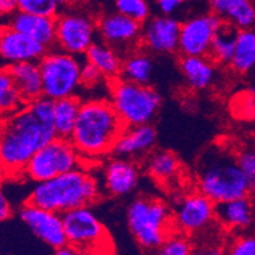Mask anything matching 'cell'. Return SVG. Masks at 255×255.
<instances>
[{
  "mask_svg": "<svg viewBox=\"0 0 255 255\" xmlns=\"http://www.w3.org/2000/svg\"><path fill=\"white\" fill-rule=\"evenodd\" d=\"M55 137L53 126L41 122L28 107L1 120L0 160L3 177L5 179L23 178L29 160Z\"/></svg>",
  "mask_w": 255,
  "mask_h": 255,
  "instance_id": "1",
  "label": "cell"
},
{
  "mask_svg": "<svg viewBox=\"0 0 255 255\" xmlns=\"http://www.w3.org/2000/svg\"><path fill=\"white\" fill-rule=\"evenodd\" d=\"M126 125L110 99L83 101L70 141L88 165L111 155Z\"/></svg>",
  "mask_w": 255,
  "mask_h": 255,
  "instance_id": "2",
  "label": "cell"
},
{
  "mask_svg": "<svg viewBox=\"0 0 255 255\" xmlns=\"http://www.w3.org/2000/svg\"><path fill=\"white\" fill-rule=\"evenodd\" d=\"M101 197L98 178L92 165L83 166L42 183H36L25 202L61 213L90 206Z\"/></svg>",
  "mask_w": 255,
  "mask_h": 255,
  "instance_id": "3",
  "label": "cell"
},
{
  "mask_svg": "<svg viewBox=\"0 0 255 255\" xmlns=\"http://www.w3.org/2000/svg\"><path fill=\"white\" fill-rule=\"evenodd\" d=\"M198 191L215 203L249 197V182L238 163L236 152L224 145H212L197 164Z\"/></svg>",
  "mask_w": 255,
  "mask_h": 255,
  "instance_id": "4",
  "label": "cell"
},
{
  "mask_svg": "<svg viewBox=\"0 0 255 255\" xmlns=\"http://www.w3.org/2000/svg\"><path fill=\"white\" fill-rule=\"evenodd\" d=\"M127 224L132 236L142 249L156 250L174 229L173 212L164 201L154 197H137L127 208Z\"/></svg>",
  "mask_w": 255,
  "mask_h": 255,
  "instance_id": "5",
  "label": "cell"
},
{
  "mask_svg": "<svg viewBox=\"0 0 255 255\" xmlns=\"http://www.w3.org/2000/svg\"><path fill=\"white\" fill-rule=\"evenodd\" d=\"M110 101L126 127L151 124L159 112L161 97L150 85L117 78L108 84Z\"/></svg>",
  "mask_w": 255,
  "mask_h": 255,
  "instance_id": "6",
  "label": "cell"
},
{
  "mask_svg": "<svg viewBox=\"0 0 255 255\" xmlns=\"http://www.w3.org/2000/svg\"><path fill=\"white\" fill-rule=\"evenodd\" d=\"M43 96L59 101L76 97L82 89V70L84 60L57 47L50 48L39 60Z\"/></svg>",
  "mask_w": 255,
  "mask_h": 255,
  "instance_id": "7",
  "label": "cell"
},
{
  "mask_svg": "<svg viewBox=\"0 0 255 255\" xmlns=\"http://www.w3.org/2000/svg\"><path fill=\"white\" fill-rule=\"evenodd\" d=\"M84 164L83 157L69 138L55 137L29 160L23 178L36 184L80 168Z\"/></svg>",
  "mask_w": 255,
  "mask_h": 255,
  "instance_id": "8",
  "label": "cell"
},
{
  "mask_svg": "<svg viewBox=\"0 0 255 255\" xmlns=\"http://www.w3.org/2000/svg\"><path fill=\"white\" fill-rule=\"evenodd\" d=\"M68 245L98 255H112L113 243L101 220L90 206L75 208L62 215Z\"/></svg>",
  "mask_w": 255,
  "mask_h": 255,
  "instance_id": "9",
  "label": "cell"
},
{
  "mask_svg": "<svg viewBox=\"0 0 255 255\" xmlns=\"http://www.w3.org/2000/svg\"><path fill=\"white\" fill-rule=\"evenodd\" d=\"M98 19L80 9L60 11L56 17V47L75 56H85L98 41Z\"/></svg>",
  "mask_w": 255,
  "mask_h": 255,
  "instance_id": "10",
  "label": "cell"
},
{
  "mask_svg": "<svg viewBox=\"0 0 255 255\" xmlns=\"http://www.w3.org/2000/svg\"><path fill=\"white\" fill-rule=\"evenodd\" d=\"M216 221V203L201 191L189 192L173 211L174 229L187 235H198Z\"/></svg>",
  "mask_w": 255,
  "mask_h": 255,
  "instance_id": "11",
  "label": "cell"
},
{
  "mask_svg": "<svg viewBox=\"0 0 255 255\" xmlns=\"http://www.w3.org/2000/svg\"><path fill=\"white\" fill-rule=\"evenodd\" d=\"M142 27V23L118 11L98 18L99 39L116 48L122 56L141 48Z\"/></svg>",
  "mask_w": 255,
  "mask_h": 255,
  "instance_id": "12",
  "label": "cell"
},
{
  "mask_svg": "<svg viewBox=\"0 0 255 255\" xmlns=\"http://www.w3.org/2000/svg\"><path fill=\"white\" fill-rule=\"evenodd\" d=\"M224 20L213 13L188 18L180 27L179 53L182 56H210L211 46Z\"/></svg>",
  "mask_w": 255,
  "mask_h": 255,
  "instance_id": "13",
  "label": "cell"
},
{
  "mask_svg": "<svg viewBox=\"0 0 255 255\" xmlns=\"http://www.w3.org/2000/svg\"><path fill=\"white\" fill-rule=\"evenodd\" d=\"M19 217L25 226L48 247L57 250L68 245L61 213L25 202L20 207Z\"/></svg>",
  "mask_w": 255,
  "mask_h": 255,
  "instance_id": "14",
  "label": "cell"
},
{
  "mask_svg": "<svg viewBox=\"0 0 255 255\" xmlns=\"http://www.w3.org/2000/svg\"><path fill=\"white\" fill-rule=\"evenodd\" d=\"M182 23L173 15H155L143 23L141 48L155 55L179 52Z\"/></svg>",
  "mask_w": 255,
  "mask_h": 255,
  "instance_id": "15",
  "label": "cell"
},
{
  "mask_svg": "<svg viewBox=\"0 0 255 255\" xmlns=\"http://www.w3.org/2000/svg\"><path fill=\"white\" fill-rule=\"evenodd\" d=\"M48 48L32 37L3 24L0 32V55L4 66L20 62H39Z\"/></svg>",
  "mask_w": 255,
  "mask_h": 255,
  "instance_id": "16",
  "label": "cell"
},
{
  "mask_svg": "<svg viewBox=\"0 0 255 255\" xmlns=\"http://www.w3.org/2000/svg\"><path fill=\"white\" fill-rule=\"evenodd\" d=\"M104 191L113 197L131 194L140 182V169L135 160L116 156L107 159L102 168Z\"/></svg>",
  "mask_w": 255,
  "mask_h": 255,
  "instance_id": "17",
  "label": "cell"
},
{
  "mask_svg": "<svg viewBox=\"0 0 255 255\" xmlns=\"http://www.w3.org/2000/svg\"><path fill=\"white\" fill-rule=\"evenodd\" d=\"M5 24L32 37L50 48L56 47V17H46L17 10L8 17Z\"/></svg>",
  "mask_w": 255,
  "mask_h": 255,
  "instance_id": "18",
  "label": "cell"
},
{
  "mask_svg": "<svg viewBox=\"0 0 255 255\" xmlns=\"http://www.w3.org/2000/svg\"><path fill=\"white\" fill-rule=\"evenodd\" d=\"M156 131L151 124L126 127L116 142L113 155L136 160L149 155L156 143Z\"/></svg>",
  "mask_w": 255,
  "mask_h": 255,
  "instance_id": "19",
  "label": "cell"
},
{
  "mask_svg": "<svg viewBox=\"0 0 255 255\" xmlns=\"http://www.w3.org/2000/svg\"><path fill=\"white\" fill-rule=\"evenodd\" d=\"M254 220L255 210L249 197L216 203V221L226 230H247Z\"/></svg>",
  "mask_w": 255,
  "mask_h": 255,
  "instance_id": "20",
  "label": "cell"
},
{
  "mask_svg": "<svg viewBox=\"0 0 255 255\" xmlns=\"http://www.w3.org/2000/svg\"><path fill=\"white\" fill-rule=\"evenodd\" d=\"M180 71L189 88L205 90L216 78V64L210 56H182Z\"/></svg>",
  "mask_w": 255,
  "mask_h": 255,
  "instance_id": "21",
  "label": "cell"
},
{
  "mask_svg": "<svg viewBox=\"0 0 255 255\" xmlns=\"http://www.w3.org/2000/svg\"><path fill=\"white\" fill-rule=\"evenodd\" d=\"M27 103L43 96L42 75L38 62H20L4 66Z\"/></svg>",
  "mask_w": 255,
  "mask_h": 255,
  "instance_id": "22",
  "label": "cell"
},
{
  "mask_svg": "<svg viewBox=\"0 0 255 255\" xmlns=\"http://www.w3.org/2000/svg\"><path fill=\"white\" fill-rule=\"evenodd\" d=\"M146 171L156 183L171 185L180 178L182 164L177 155L166 150H157L147 155Z\"/></svg>",
  "mask_w": 255,
  "mask_h": 255,
  "instance_id": "23",
  "label": "cell"
},
{
  "mask_svg": "<svg viewBox=\"0 0 255 255\" xmlns=\"http://www.w3.org/2000/svg\"><path fill=\"white\" fill-rule=\"evenodd\" d=\"M84 59L88 62H90L93 66H96L108 82H112V80L121 76L122 64H124L122 55L116 48L107 45L101 39H98L88 50Z\"/></svg>",
  "mask_w": 255,
  "mask_h": 255,
  "instance_id": "24",
  "label": "cell"
},
{
  "mask_svg": "<svg viewBox=\"0 0 255 255\" xmlns=\"http://www.w3.org/2000/svg\"><path fill=\"white\" fill-rule=\"evenodd\" d=\"M83 101L80 97H69L56 101L55 104V117H53V129L56 137L70 140L78 122L79 113Z\"/></svg>",
  "mask_w": 255,
  "mask_h": 255,
  "instance_id": "25",
  "label": "cell"
},
{
  "mask_svg": "<svg viewBox=\"0 0 255 255\" xmlns=\"http://www.w3.org/2000/svg\"><path fill=\"white\" fill-rule=\"evenodd\" d=\"M154 74V62L150 53L143 48L128 53L124 59L121 78L137 84L149 85Z\"/></svg>",
  "mask_w": 255,
  "mask_h": 255,
  "instance_id": "26",
  "label": "cell"
},
{
  "mask_svg": "<svg viewBox=\"0 0 255 255\" xmlns=\"http://www.w3.org/2000/svg\"><path fill=\"white\" fill-rule=\"evenodd\" d=\"M239 29L229 22H222L211 46L210 57L216 65H231Z\"/></svg>",
  "mask_w": 255,
  "mask_h": 255,
  "instance_id": "27",
  "label": "cell"
},
{
  "mask_svg": "<svg viewBox=\"0 0 255 255\" xmlns=\"http://www.w3.org/2000/svg\"><path fill=\"white\" fill-rule=\"evenodd\" d=\"M231 68L239 74L249 73L255 68V31L239 29Z\"/></svg>",
  "mask_w": 255,
  "mask_h": 255,
  "instance_id": "28",
  "label": "cell"
},
{
  "mask_svg": "<svg viewBox=\"0 0 255 255\" xmlns=\"http://www.w3.org/2000/svg\"><path fill=\"white\" fill-rule=\"evenodd\" d=\"M27 106V101L23 98L22 93L11 79L10 74L3 66L0 74V111L3 117L1 120L10 117Z\"/></svg>",
  "mask_w": 255,
  "mask_h": 255,
  "instance_id": "29",
  "label": "cell"
},
{
  "mask_svg": "<svg viewBox=\"0 0 255 255\" xmlns=\"http://www.w3.org/2000/svg\"><path fill=\"white\" fill-rule=\"evenodd\" d=\"M224 20L238 29L253 28L255 25V5L252 0H226Z\"/></svg>",
  "mask_w": 255,
  "mask_h": 255,
  "instance_id": "30",
  "label": "cell"
},
{
  "mask_svg": "<svg viewBox=\"0 0 255 255\" xmlns=\"http://www.w3.org/2000/svg\"><path fill=\"white\" fill-rule=\"evenodd\" d=\"M115 6L116 11L142 24L151 18V8L147 0H115Z\"/></svg>",
  "mask_w": 255,
  "mask_h": 255,
  "instance_id": "31",
  "label": "cell"
},
{
  "mask_svg": "<svg viewBox=\"0 0 255 255\" xmlns=\"http://www.w3.org/2000/svg\"><path fill=\"white\" fill-rule=\"evenodd\" d=\"M193 250L191 236L178 230H173L160 248L163 255H191Z\"/></svg>",
  "mask_w": 255,
  "mask_h": 255,
  "instance_id": "32",
  "label": "cell"
},
{
  "mask_svg": "<svg viewBox=\"0 0 255 255\" xmlns=\"http://www.w3.org/2000/svg\"><path fill=\"white\" fill-rule=\"evenodd\" d=\"M61 6L55 0H18V10L46 17H57Z\"/></svg>",
  "mask_w": 255,
  "mask_h": 255,
  "instance_id": "33",
  "label": "cell"
},
{
  "mask_svg": "<svg viewBox=\"0 0 255 255\" xmlns=\"http://www.w3.org/2000/svg\"><path fill=\"white\" fill-rule=\"evenodd\" d=\"M55 104L56 101L48 98V97L42 96L39 98L34 99L31 103H28V108L41 122L46 125L53 126V117H55Z\"/></svg>",
  "mask_w": 255,
  "mask_h": 255,
  "instance_id": "34",
  "label": "cell"
},
{
  "mask_svg": "<svg viewBox=\"0 0 255 255\" xmlns=\"http://www.w3.org/2000/svg\"><path fill=\"white\" fill-rule=\"evenodd\" d=\"M238 163L249 182L252 191H255V147L245 146L236 152Z\"/></svg>",
  "mask_w": 255,
  "mask_h": 255,
  "instance_id": "35",
  "label": "cell"
},
{
  "mask_svg": "<svg viewBox=\"0 0 255 255\" xmlns=\"http://www.w3.org/2000/svg\"><path fill=\"white\" fill-rule=\"evenodd\" d=\"M226 255H255V236H236L227 248Z\"/></svg>",
  "mask_w": 255,
  "mask_h": 255,
  "instance_id": "36",
  "label": "cell"
},
{
  "mask_svg": "<svg viewBox=\"0 0 255 255\" xmlns=\"http://www.w3.org/2000/svg\"><path fill=\"white\" fill-rule=\"evenodd\" d=\"M108 82L106 78L101 74V71L93 66L90 62H88L84 59V64H83V70H82V88L85 89H93L101 85V83Z\"/></svg>",
  "mask_w": 255,
  "mask_h": 255,
  "instance_id": "37",
  "label": "cell"
},
{
  "mask_svg": "<svg viewBox=\"0 0 255 255\" xmlns=\"http://www.w3.org/2000/svg\"><path fill=\"white\" fill-rule=\"evenodd\" d=\"M191 255H226V250L216 241L206 240L193 247Z\"/></svg>",
  "mask_w": 255,
  "mask_h": 255,
  "instance_id": "38",
  "label": "cell"
},
{
  "mask_svg": "<svg viewBox=\"0 0 255 255\" xmlns=\"http://www.w3.org/2000/svg\"><path fill=\"white\" fill-rule=\"evenodd\" d=\"M185 0H157L156 5L161 14L173 15L175 11L182 8Z\"/></svg>",
  "mask_w": 255,
  "mask_h": 255,
  "instance_id": "39",
  "label": "cell"
},
{
  "mask_svg": "<svg viewBox=\"0 0 255 255\" xmlns=\"http://www.w3.org/2000/svg\"><path fill=\"white\" fill-rule=\"evenodd\" d=\"M11 213H13V207L10 205V201L1 192V194H0V220L5 221V220L10 219Z\"/></svg>",
  "mask_w": 255,
  "mask_h": 255,
  "instance_id": "40",
  "label": "cell"
},
{
  "mask_svg": "<svg viewBox=\"0 0 255 255\" xmlns=\"http://www.w3.org/2000/svg\"><path fill=\"white\" fill-rule=\"evenodd\" d=\"M18 10V0H0V11L4 17H10Z\"/></svg>",
  "mask_w": 255,
  "mask_h": 255,
  "instance_id": "41",
  "label": "cell"
},
{
  "mask_svg": "<svg viewBox=\"0 0 255 255\" xmlns=\"http://www.w3.org/2000/svg\"><path fill=\"white\" fill-rule=\"evenodd\" d=\"M211 13L216 14L217 17L224 20L225 11H226V0H208Z\"/></svg>",
  "mask_w": 255,
  "mask_h": 255,
  "instance_id": "42",
  "label": "cell"
},
{
  "mask_svg": "<svg viewBox=\"0 0 255 255\" xmlns=\"http://www.w3.org/2000/svg\"><path fill=\"white\" fill-rule=\"evenodd\" d=\"M55 255H98L96 253L88 252V250L78 249V248L70 247V245H65L64 248H60L56 250Z\"/></svg>",
  "mask_w": 255,
  "mask_h": 255,
  "instance_id": "43",
  "label": "cell"
},
{
  "mask_svg": "<svg viewBox=\"0 0 255 255\" xmlns=\"http://www.w3.org/2000/svg\"><path fill=\"white\" fill-rule=\"evenodd\" d=\"M60 6H66L71 3V0H55Z\"/></svg>",
  "mask_w": 255,
  "mask_h": 255,
  "instance_id": "44",
  "label": "cell"
},
{
  "mask_svg": "<svg viewBox=\"0 0 255 255\" xmlns=\"http://www.w3.org/2000/svg\"><path fill=\"white\" fill-rule=\"evenodd\" d=\"M151 255H163V254H161V253H154V254H151Z\"/></svg>",
  "mask_w": 255,
  "mask_h": 255,
  "instance_id": "45",
  "label": "cell"
}]
</instances>
